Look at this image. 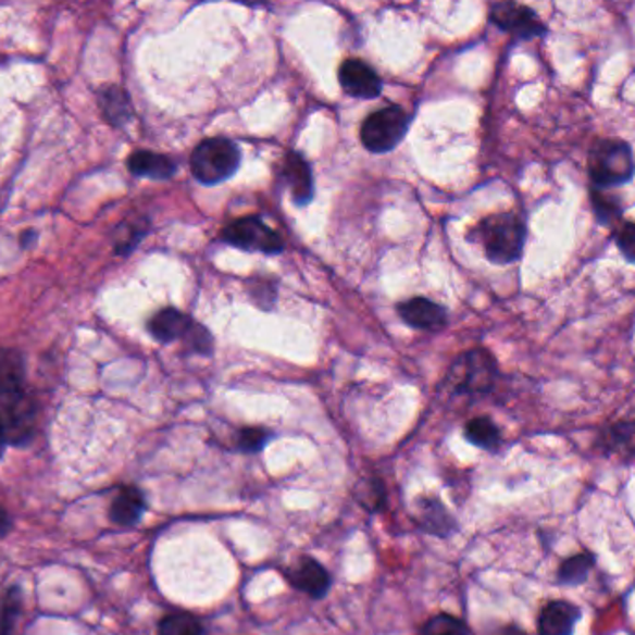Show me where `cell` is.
Masks as SVG:
<instances>
[{
  "label": "cell",
  "instance_id": "1",
  "mask_svg": "<svg viewBox=\"0 0 635 635\" xmlns=\"http://www.w3.org/2000/svg\"><path fill=\"white\" fill-rule=\"evenodd\" d=\"M36 404L28 391L25 365L17 350H0V427L8 446L33 438Z\"/></svg>",
  "mask_w": 635,
  "mask_h": 635
},
{
  "label": "cell",
  "instance_id": "2",
  "mask_svg": "<svg viewBox=\"0 0 635 635\" xmlns=\"http://www.w3.org/2000/svg\"><path fill=\"white\" fill-rule=\"evenodd\" d=\"M472 237L481 242L490 263L511 265L524 250L525 224L514 213L490 214L480 222Z\"/></svg>",
  "mask_w": 635,
  "mask_h": 635
},
{
  "label": "cell",
  "instance_id": "3",
  "mask_svg": "<svg viewBox=\"0 0 635 635\" xmlns=\"http://www.w3.org/2000/svg\"><path fill=\"white\" fill-rule=\"evenodd\" d=\"M240 166V150L229 138H206L190 155V172L206 187L232 179Z\"/></svg>",
  "mask_w": 635,
  "mask_h": 635
},
{
  "label": "cell",
  "instance_id": "4",
  "mask_svg": "<svg viewBox=\"0 0 635 635\" xmlns=\"http://www.w3.org/2000/svg\"><path fill=\"white\" fill-rule=\"evenodd\" d=\"M148 331L161 344H172L179 339L196 354L209 357L213 352L211 332L190 315L175 308H162L161 312H157L148 323Z\"/></svg>",
  "mask_w": 635,
  "mask_h": 635
},
{
  "label": "cell",
  "instance_id": "5",
  "mask_svg": "<svg viewBox=\"0 0 635 635\" xmlns=\"http://www.w3.org/2000/svg\"><path fill=\"white\" fill-rule=\"evenodd\" d=\"M589 174L593 183L600 188L626 185L634 175V157L624 140H600L595 144L589 155Z\"/></svg>",
  "mask_w": 635,
  "mask_h": 635
},
{
  "label": "cell",
  "instance_id": "6",
  "mask_svg": "<svg viewBox=\"0 0 635 635\" xmlns=\"http://www.w3.org/2000/svg\"><path fill=\"white\" fill-rule=\"evenodd\" d=\"M409 114L402 111L401 107L391 104L363 120L360 140L363 148L371 153H389L396 150L404 135L409 133Z\"/></svg>",
  "mask_w": 635,
  "mask_h": 635
},
{
  "label": "cell",
  "instance_id": "7",
  "mask_svg": "<svg viewBox=\"0 0 635 635\" xmlns=\"http://www.w3.org/2000/svg\"><path fill=\"white\" fill-rule=\"evenodd\" d=\"M496 362L488 350H470L457 358L448 375V386L455 394H486L490 391L496 381Z\"/></svg>",
  "mask_w": 635,
  "mask_h": 635
},
{
  "label": "cell",
  "instance_id": "8",
  "mask_svg": "<svg viewBox=\"0 0 635 635\" xmlns=\"http://www.w3.org/2000/svg\"><path fill=\"white\" fill-rule=\"evenodd\" d=\"M222 240L245 252L266 253V256L284 252L286 248L284 239L274 232L273 227L266 226L260 216H253V214L229 222L222 229Z\"/></svg>",
  "mask_w": 635,
  "mask_h": 635
},
{
  "label": "cell",
  "instance_id": "9",
  "mask_svg": "<svg viewBox=\"0 0 635 635\" xmlns=\"http://www.w3.org/2000/svg\"><path fill=\"white\" fill-rule=\"evenodd\" d=\"M490 21L501 30L516 36L519 39H532L546 33L537 13L516 2H501L490 12Z\"/></svg>",
  "mask_w": 635,
  "mask_h": 635
},
{
  "label": "cell",
  "instance_id": "10",
  "mask_svg": "<svg viewBox=\"0 0 635 635\" xmlns=\"http://www.w3.org/2000/svg\"><path fill=\"white\" fill-rule=\"evenodd\" d=\"M339 85L350 98L375 99L383 91L381 77L370 64L360 59L345 60L339 65Z\"/></svg>",
  "mask_w": 635,
  "mask_h": 635
},
{
  "label": "cell",
  "instance_id": "11",
  "mask_svg": "<svg viewBox=\"0 0 635 635\" xmlns=\"http://www.w3.org/2000/svg\"><path fill=\"white\" fill-rule=\"evenodd\" d=\"M287 582L308 597L324 598L331 589L332 577L323 564L313 558H300L286 571Z\"/></svg>",
  "mask_w": 635,
  "mask_h": 635
},
{
  "label": "cell",
  "instance_id": "12",
  "mask_svg": "<svg viewBox=\"0 0 635 635\" xmlns=\"http://www.w3.org/2000/svg\"><path fill=\"white\" fill-rule=\"evenodd\" d=\"M397 313L404 323L418 331H440L448 324L446 308L425 297H414L397 306Z\"/></svg>",
  "mask_w": 635,
  "mask_h": 635
},
{
  "label": "cell",
  "instance_id": "13",
  "mask_svg": "<svg viewBox=\"0 0 635 635\" xmlns=\"http://www.w3.org/2000/svg\"><path fill=\"white\" fill-rule=\"evenodd\" d=\"M412 516L423 532L436 535V537H449L457 530L453 516L449 514L440 499L435 498V496H420L415 499Z\"/></svg>",
  "mask_w": 635,
  "mask_h": 635
},
{
  "label": "cell",
  "instance_id": "14",
  "mask_svg": "<svg viewBox=\"0 0 635 635\" xmlns=\"http://www.w3.org/2000/svg\"><path fill=\"white\" fill-rule=\"evenodd\" d=\"M282 177L291 192L295 206L304 208L313 200V175L310 164L297 151H289L282 166Z\"/></svg>",
  "mask_w": 635,
  "mask_h": 635
},
{
  "label": "cell",
  "instance_id": "15",
  "mask_svg": "<svg viewBox=\"0 0 635 635\" xmlns=\"http://www.w3.org/2000/svg\"><path fill=\"white\" fill-rule=\"evenodd\" d=\"M148 509V501L142 490L135 485L122 486L112 499L109 509V519L117 527H135L142 520L144 512Z\"/></svg>",
  "mask_w": 635,
  "mask_h": 635
},
{
  "label": "cell",
  "instance_id": "16",
  "mask_svg": "<svg viewBox=\"0 0 635 635\" xmlns=\"http://www.w3.org/2000/svg\"><path fill=\"white\" fill-rule=\"evenodd\" d=\"M582 610L566 600L546 603L538 617V635H574Z\"/></svg>",
  "mask_w": 635,
  "mask_h": 635
},
{
  "label": "cell",
  "instance_id": "17",
  "mask_svg": "<svg viewBox=\"0 0 635 635\" xmlns=\"http://www.w3.org/2000/svg\"><path fill=\"white\" fill-rule=\"evenodd\" d=\"M99 109L103 117L116 129H124L135 120V109L129 94L120 86H104L98 94Z\"/></svg>",
  "mask_w": 635,
  "mask_h": 635
},
{
  "label": "cell",
  "instance_id": "18",
  "mask_svg": "<svg viewBox=\"0 0 635 635\" xmlns=\"http://www.w3.org/2000/svg\"><path fill=\"white\" fill-rule=\"evenodd\" d=\"M127 169L135 177H151V179L162 182V179H170L177 172V164L169 155L138 150L130 153L127 159Z\"/></svg>",
  "mask_w": 635,
  "mask_h": 635
},
{
  "label": "cell",
  "instance_id": "19",
  "mask_svg": "<svg viewBox=\"0 0 635 635\" xmlns=\"http://www.w3.org/2000/svg\"><path fill=\"white\" fill-rule=\"evenodd\" d=\"M464 436L470 444H474L475 448L486 449V451H498L501 444L498 425L486 415L470 420L464 427Z\"/></svg>",
  "mask_w": 635,
  "mask_h": 635
},
{
  "label": "cell",
  "instance_id": "20",
  "mask_svg": "<svg viewBox=\"0 0 635 635\" xmlns=\"http://www.w3.org/2000/svg\"><path fill=\"white\" fill-rule=\"evenodd\" d=\"M157 635H208V630L192 613L174 611L162 617Z\"/></svg>",
  "mask_w": 635,
  "mask_h": 635
},
{
  "label": "cell",
  "instance_id": "21",
  "mask_svg": "<svg viewBox=\"0 0 635 635\" xmlns=\"http://www.w3.org/2000/svg\"><path fill=\"white\" fill-rule=\"evenodd\" d=\"M595 566L593 553H577L559 564L558 577L563 585H582Z\"/></svg>",
  "mask_w": 635,
  "mask_h": 635
},
{
  "label": "cell",
  "instance_id": "22",
  "mask_svg": "<svg viewBox=\"0 0 635 635\" xmlns=\"http://www.w3.org/2000/svg\"><path fill=\"white\" fill-rule=\"evenodd\" d=\"M23 610V590L20 585L8 587L0 600V635H13L17 619Z\"/></svg>",
  "mask_w": 635,
  "mask_h": 635
},
{
  "label": "cell",
  "instance_id": "23",
  "mask_svg": "<svg viewBox=\"0 0 635 635\" xmlns=\"http://www.w3.org/2000/svg\"><path fill=\"white\" fill-rule=\"evenodd\" d=\"M603 449L610 453H634V425L632 423H617L613 427L606 428L602 436Z\"/></svg>",
  "mask_w": 635,
  "mask_h": 635
},
{
  "label": "cell",
  "instance_id": "24",
  "mask_svg": "<svg viewBox=\"0 0 635 635\" xmlns=\"http://www.w3.org/2000/svg\"><path fill=\"white\" fill-rule=\"evenodd\" d=\"M354 496H357V501L363 509L375 512L386 501V488H384L383 481L370 477V480H363L358 483Z\"/></svg>",
  "mask_w": 635,
  "mask_h": 635
},
{
  "label": "cell",
  "instance_id": "25",
  "mask_svg": "<svg viewBox=\"0 0 635 635\" xmlns=\"http://www.w3.org/2000/svg\"><path fill=\"white\" fill-rule=\"evenodd\" d=\"M146 234H148V222H124L122 226L117 227L116 239H114L116 253L129 256Z\"/></svg>",
  "mask_w": 635,
  "mask_h": 635
},
{
  "label": "cell",
  "instance_id": "26",
  "mask_svg": "<svg viewBox=\"0 0 635 635\" xmlns=\"http://www.w3.org/2000/svg\"><path fill=\"white\" fill-rule=\"evenodd\" d=\"M423 635H472V632L459 617L438 613L423 626Z\"/></svg>",
  "mask_w": 635,
  "mask_h": 635
},
{
  "label": "cell",
  "instance_id": "27",
  "mask_svg": "<svg viewBox=\"0 0 635 635\" xmlns=\"http://www.w3.org/2000/svg\"><path fill=\"white\" fill-rule=\"evenodd\" d=\"M273 438V433L263 427L240 428L237 435V449L242 453H260Z\"/></svg>",
  "mask_w": 635,
  "mask_h": 635
},
{
  "label": "cell",
  "instance_id": "28",
  "mask_svg": "<svg viewBox=\"0 0 635 635\" xmlns=\"http://www.w3.org/2000/svg\"><path fill=\"white\" fill-rule=\"evenodd\" d=\"M593 206H595V213L602 222H611L619 214H623V209L619 208L615 200H611L610 196L602 195L598 190L593 192Z\"/></svg>",
  "mask_w": 635,
  "mask_h": 635
},
{
  "label": "cell",
  "instance_id": "29",
  "mask_svg": "<svg viewBox=\"0 0 635 635\" xmlns=\"http://www.w3.org/2000/svg\"><path fill=\"white\" fill-rule=\"evenodd\" d=\"M617 245L621 248V252L624 253V258L628 261H634L635 252V227L632 222H624L619 234H617Z\"/></svg>",
  "mask_w": 635,
  "mask_h": 635
},
{
  "label": "cell",
  "instance_id": "30",
  "mask_svg": "<svg viewBox=\"0 0 635 635\" xmlns=\"http://www.w3.org/2000/svg\"><path fill=\"white\" fill-rule=\"evenodd\" d=\"M12 519H10V514H8L7 509L0 506V537H4L10 530H12Z\"/></svg>",
  "mask_w": 635,
  "mask_h": 635
},
{
  "label": "cell",
  "instance_id": "31",
  "mask_svg": "<svg viewBox=\"0 0 635 635\" xmlns=\"http://www.w3.org/2000/svg\"><path fill=\"white\" fill-rule=\"evenodd\" d=\"M496 635H527V634H525L524 630L519 628V626H514V624H511V626H503V628L499 630L498 634Z\"/></svg>",
  "mask_w": 635,
  "mask_h": 635
},
{
  "label": "cell",
  "instance_id": "32",
  "mask_svg": "<svg viewBox=\"0 0 635 635\" xmlns=\"http://www.w3.org/2000/svg\"><path fill=\"white\" fill-rule=\"evenodd\" d=\"M34 237H36V234H34L33 229H28V232L21 235V245H23V247H28V245H30V239L34 240Z\"/></svg>",
  "mask_w": 635,
  "mask_h": 635
},
{
  "label": "cell",
  "instance_id": "33",
  "mask_svg": "<svg viewBox=\"0 0 635 635\" xmlns=\"http://www.w3.org/2000/svg\"><path fill=\"white\" fill-rule=\"evenodd\" d=\"M7 446V438H4V433H2V427H0V459H2V453H4Z\"/></svg>",
  "mask_w": 635,
  "mask_h": 635
}]
</instances>
